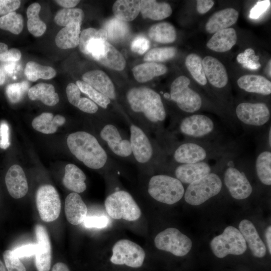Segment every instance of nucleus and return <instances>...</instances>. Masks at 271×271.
<instances>
[{"label": "nucleus", "mask_w": 271, "mask_h": 271, "mask_svg": "<svg viewBox=\"0 0 271 271\" xmlns=\"http://www.w3.org/2000/svg\"><path fill=\"white\" fill-rule=\"evenodd\" d=\"M127 103L136 122L150 135L162 137L167 113L161 95L146 87H132L126 93Z\"/></svg>", "instance_id": "nucleus-1"}, {"label": "nucleus", "mask_w": 271, "mask_h": 271, "mask_svg": "<svg viewBox=\"0 0 271 271\" xmlns=\"http://www.w3.org/2000/svg\"><path fill=\"white\" fill-rule=\"evenodd\" d=\"M67 144L75 158L90 169L99 170L110 164L107 151L95 137L87 131L70 134Z\"/></svg>", "instance_id": "nucleus-2"}, {"label": "nucleus", "mask_w": 271, "mask_h": 271, "mask_svg": "<svg viewBox=\"0 0 271 271\" xmlns=\"http://www.w3.org/2000/svg\"><path fill=\"white\" fill-rule=\"evenodd\" d=\"M127 123L134 162L144 166L159 164L160 151L158 144L142 127L132 122Z\"/></svg>", "instance_id": "nucleus-3"}, {"label": "nucleus", "mask_w": 271, "mask_h": 271, "mask_svg": "<svg viewBox=\"0 0 271 271\" xmlns=\"http://www.w3.org/2000/svg\"><path fill=\"white\" fill-rule=\"evenodd\" d=\"M148 192L155 200L167 204H173L184 196L182 183L177 178L164 174L152 176L148 184Z\"/></svg>", "instance_id": "nucleus-4"}, {"label": "nucleus", "mask_w": 271, "mask_h": 271, "mask_svg": "<svg viewBox=\"0 0 271 271\" xmlns=\"http://www.w3.org/2000/svg\"><path fill=\"white\" fill-rule=\"evenodd\" d=\"M99 135L106 147V151L117 158L134 162L129 138L115 123H103Z\"/></svg>", "instance_id": "nucleus-5"}, {"label": "nucleus", "mask_w": 271, "mask_h": 271, "mask_svg": "<svg viewBox=\"0 0 271 271\" xmlns=\"http://www.w3.org/2000/svg\"><path fill=\"white\" fill-rule=\"evenodd\" d=\"M190 79L181 75L176 78L172 83L170 94L165 97L170 98L178 107L187 113H194L198 111L202 105L200 95L189 87Z\"/></svg>", "instance_id": "nucleus-6"}, {"label": "nucleus", "mask_w": 271, "mask_h": 271, "mask_svg": "<svg viewBox=\"0 0 271 271\" xmlns=\"http://www.w3.org/2000/svg\"><path fill=\"white\" fill-rule=\"evenodd\" d=\"M104 205L108 215L115 219L133 221L141 215V209L132 196L127 192L117 190L106 198Z\"/></svg>", "instance_id": "nucleus-7"}, {"label": "nucleus", "mask_w": 271, "mask_h": 271, "mask_svg": "<svg viewBox=\"0 0 271 271\" xmlns=\"http://www.w3.org/2000/svg\"><path fill=\"white\" fill-rule=\"evenodd\" d=\"M222 183L215 173H210L203 178L189 184L184 193L185 201L191 205L202 204L217 195L221 191Z\"/></svg>", "instance_id": "nucleus-8"}, {"label": "nucleus", "mask_w": 271, "mask_h": 271, "mask_svg": "<svg viewBox=\"0 0 271 271\" xmlns=\"http://www.w3.org/2000/svg\"><path fill=\"white\" fill-rule=\"evenodd\" d=\"M210 246L214 255L218 258H223L228 254L241 255L247 248L241 233L232 226L227 227L222 234L214 237Z\"/></svg>", "instance_id": "nucleus-9"}, {"label": "nucleus", "mask_w": 271, "mask_h": 271, "mask_svg": "<svg viewBox=\"0 0 271 271\" xmlns=\"http://www.w3.org/2000/svg\"><path fill=\"white\" fill-rule=\"evenodd\" d=\"M154 242L158 249L177 256L186 255L192 245L191 240L175 228H168L159 233Z\"/></svg>", "instance_id": "nucleus-10"}, {"label": "nucleus", "mask_w": 271, "mask_h": 271, "mask_svg": "<svg viewBox=\"0 0 271 271\" xmlns=\"http://www.w3.org/2000/svg\"><path fill=\"white\" fill-rule=\"evenodd\" d=\"M36 205L41 219L46 222L56 220L60 213L61 203L56 189L51 185H44L37 190Z\"/></svg>", "instance_id": "nucleus-11"}, {"label": "nucleus", "mask_w": 271, "mask_h": 271, "mask_svg": "<svg viewBox=\"0 0 271 271\" xmlns=\"http://www.w3.org/2000/svg\"><path fill=\"white\" fill-rule=\"evenodd\" d=\"M112 263L125 264L132 267H139L144 262L145 252L138 244L128 239L117 241L112 247Z\"/></svg>", "instance_id": "nucleus-12"}, {"label": "nucleus", "mask_w": 271, "mask_h": 271, "mask_svg": "<svg viewBox=\"0 0 271 271\" xmlns=\"http://www.w3.org/2000/svg\"><path fill=\"white\" fill-rule=\"evenodd\" d=\"M215 129L214 122L207 115L194 114L187 116L178 123L177 131L193 139H203L211 134Z\"/></svg>", "instance_id": "nucleus-13"}, {"label": "nucleus", "mask_w": 271, "mask_h": 271, "mask_svg": "<svg viewBox=\"0 0 271 271\" xmlns=\"http://www.w3.org/2000/svg\"><path fill=\"white\" fill-rule=\"evenodd\" d=\"M236 115L243 124L252 127L265 125L270 117V110L263 102H242L236 107Z\"/></svg>", "instance_id": "nucleus-14"}, {"label": "nucleus", "mask_w": 271, "mask_h": 271, "mask_svg": "<svg viewBox=\"0 0 271 271\" xmlns=\"http://www.w3.org/2000/svg\"><path fill=\"white\" fill-rule=\"evenodd\" d=\"M210 155L208 147L201 143L186 142L174 149L172 159L178 164H192L205 161Z\"/></svg>", "instance_id": "nucleus-15"}, {"label": "nucleus", "mask_w": 271, "mask_h": 271, "mask_svg": "<svg viewBox=\"0 0 271 271\" xmlns=\"http://www.w3.org/2000/svg\"><path fill=\"white\" fill-rule=\"evenodd\" d=\"M224 182L231 196L234 199H246L252 192V187L245 174L234 166H229L226 169Z\"/></svg>", "instance_id": "nucleus-16"}, {"label": "nucleus", "mask_w": 271, "mask_h": 271, "mask_svg": "<svg viewBox=\"0 0 271 271\" xmlns=\"http://www.w3.org/2000/svg\"><path fill=\"white\" fill-rule=\"evenodd\" d=\"M35 232L38 244L35 254L36 266L38 271H49L51 263V247L48 233L41 224H37Z\"/></svg>", "instance_id": "nucleus-17"}, {"label": "nucleus", "mask_w": 271, "mask_h": 271, "mask_svg": "<svg viewBox=\"0 0 271 271\" xmlns=\"http://www.w3.org/2000/svg\"><path fill=\"white\" fill-rule=\"evenodd\" d=\"M202 65L206 78L213 86L222 88L227 85L228 81L227 71L217 58L206 56L202 59Z\"/></svg>", "instance_id": "nucleus-18"}, {"label": "nucleus", "mask_w": 271, "mask_h": 271, "mask_svg": "<svg viewBox=\"0 0 271 271\" xmlns=\"http://www.w3.org/2000/svg\"><path fill=\"white\" fill-rule=\"evenodd\" d=\"M211 173V167L206 161L179 164L175 168L176 178L182 183L190 184Z\"/></svg>", "instance_id": "nucleus-19"}, {"label": "nucleus", "mask_w": 271, "mask_h": 271, "mask_svg": "<svg viewBox=\"0 0 271 271\" xmlns=\"http://www.w3.org/2000/svg\"><path fill=\"white\" fill-rule=\"evenodd\" d=\"M5 182L10 195L15 199L25 196L28 191V185L25 174L18 165L12 166L8 170Z\"/></svg>", "instance_id": "nucleus-20"}, {"label": "nucleus", "mask_w": 271, "mask_h": 271, "mask_svg": "<svg viewBox=\"0 0 271 271\" xmlns=\"http://www.w3.org/2000/svg\"><path fill=\"white\" fill-rule=\"evenodd\" d=\"M82 80L110 100L115 99L114 86L109 77L103 71L99 70L88 71L83 75Z\"/></svg>", "instance_id": "nucleus-21"}, {"label": "nucleus", "mask_w": 271, "mask_h": 271, "mask_svg": "<svg viewBox=\"0 0 271 271\" xmlns=\"http://www.w3.org/2000/svg\"><path fill=\"white\" fill-rule=\"evenodd\" d=\"M65 213L67 220L71 224L76 225L83 222L87 214V208L78 193L72 192L66 197Z\"/></svg>", "instance_id": "nucleus-22"}, {"label": "nucleus", "mask_w": 271, "mask_h": 271, "mask_svg": "<svg viewBox=\"0 0 271 271\" xmlns=\"http://www.w3.org/2000/svg\"><path fill=\"white\" fill-rule=\"evenodd\" d=\"M239 229L252 254L259 258L264 256L266 251L265 246L253 224L248 220H242L239 224Z\"/></svg>", "instance_id": "nucleus-23"}, {"label": "nucleus", "mask_w": 271, "mask_h": 271, "mask_svg": "<svg viewBox=\"0 0 271 271\" xmlns=\"http://www.w3.org/2000/svg\"><path fill=\"white\" fill-rule=\"evenodd\" d=\"M238 12L233 8H226L214 13L205 25L206 30L213 34L234 25L237 21Z\"/></svg>", "instance_id": "nucleus-24"}, {"label": "nucleus", "mask_w": 271, "mask_h": 271, "mask_svg": "<svg viewBox=\"0 0 271 271\" xmlns=\"http://www.w3.org/2000/svg\"><path fill=\"white\" fill-rule=\"evenodd\" d=\"M237 83L239 88L247 92L263 95L271 93L270 81L261 75H244L238 78Z\"/></svg>", "instance_id": "nucleus-25"}, {"label": "nucleus", "mask_w": 271, "mask_h": 271, "mask_svg": "<svg viewBox=\"0 0 271 271\" xmlns=\"http://www.w3.org/2000/svg\"><path fill=\"white\" fill-rule=\"evenodd\" d=\"M237 42V34L234 29L229 28L215 33L208 41L206 46L217 52L230 50Z\"/></svg>", "instance_id": "nucleus-26"}, {"label": "nucleus", "mask_w": 271, "mask_h": 271, "mask_svg": "<svg viewBox=\"0 0 271 271\" xmlns=\"http://www.w3.org/2000/svg\"><path fill=\"white\" fill-rule=\"evenodd\" d=\"M86 179L85 174L77 166L73 164L66 166L63 183L66 188L78 194L82 193L86 189Z\"/></svg>", "instance_id": "nucleus-27"}, {"label": "nucleus", "mask_w": 271, "mask_h": 271, "mask_svg": "<svg viewBox=\"0 0 271 271\" xmlns=\"http://www.w3.org/2000/svg\"><path fill=\"white\" fill-rule=\"evenodd\" d=\"M140 12L143 18L157 21L169 17L172 13V9L166 2L142 0L140 1Z\"/></svg>", "instance_id": "nucleus-28"}, {"label": "nucleus", "mask_w": 271, "mask_h": 271, "mask_svg": "<svg viewBox=\"0 0 271 271\" xmlns=\"http://www.w3.org/2000/svg\"><path fill=\"white\" fill-rule=\"evenodd\" d=\"M51 84L40 83L31 87L28 90L29 98L32 100H40L48 106H54L58 103V94Z\"/></svg>", "instance_id": "nucleus-29"}, {"label": "nucleus", "mask_w": 271, "mask_h": 271, "mask_svg": "<svg viewBox=\"0 0 271 271\" xmlns=\"http://www.w3.org/2000/svg\"><path fill=\"white\" fill-rule=\"evenodd\" d=\"M80 26L77 23H72L62 28L56 36V45L62 49L76 47L79 43Z\"/></svg>", "instance_id": "nucleus-30"}, {"label": "nucleus", "mask_w": 271, "mask_h": 271, "mask_svg": "<svg viewBox=\"0 0 271 271\" xmlns=\"http://www.w3.org/2000/svg\"><path fill=\"white\" fill-rule=\"evenodd\" d=\"M167 70V67L162 64L147 62L134 66L132 72L137 81L145 83L155 77L164 75Z\"/></svg>", "instance_id": "nucleus-31"}, {"label": "nucleus", "mask_w": 271, "mask_h": 271, "mask_svg": "<svg viewBox=\"0 0 271 271\" xmlns=\"http://www.w3.org/2000/svg\"><path fill=\"white\" fill-rule=\"evenodd\" d=\"M115 17L127 22L135 19L140 12V1L117 0L112 6Z\"/></svg>", "instance_id": "nucleus-32"}, {"label": "nucleus", "mask_w": 271, "mask_h": 271, "mask_svg": "<svg viewBox=\"0 0 271 271\" xmlns=\"http://www.w3.org/2000/svg\"><path fill=\"white\" fill-rule=\"evenodd\" d=\"M148 36L156 42L167 44L174 42L177 34L176 29L172 24L163 22L152 26L149 29Z\"/></svg>", "instance_id": "nucleus-33"}, {"label": "nucleus", "mask_w": 271, "mask_h": 271, "mask_svg": "<svg viewBox=\"0 0 271 271\" xmlns=\"http://www.w3.org/2000/svg\"><path fill=\"white\" fill-rule=\"evenodd\" d=\"M96 61L110 69L117 71L122 70L126 65L122 54L107 41L103 54Z\"/></svg>", "instance_id": "nucleus-34"}, {"label": "nucleus", "mask_w": 271, "mask_h": 271, "mask_svg": "<svg viewBox=\"0 0 271 271\" xmlns=\"http://www.w3.org/2000/svg\"><path fill=\"white\" fill-rule=\"evenodd\" d=\"M41 6L37 3L32 4L27 10L28 29L35 37L42 36L47 29L45 23L39 18V14Z\"/></svg>", "instance_id": "nucleus-35"}, {"label": "nucleus", "mask_w": 271, "mask_h": 271, "mask_svg": "<svg viewBox=\"0 0 271 271\" xmlns=\"http://www.w3.org/2000/svg\"><path fill=\"white\" fill-rule=\"evenodd\" d=\"M257 176L263 184L271 185V152L264 151L257 156L255 163Z\"/></svg>", "instance_id": "nucleus-36"}, {"label": "nucleus", "mask_w": 271, "mask_h": 271, "mask_svg": "<svg viewBox=\"0 0 271 271\" xmlns=\"http://www.w3.org/2000/svg\"><path fill=\"white\" fill-rule=\"evenodd\" d=\"M103 29L106 32L107 39L114 42L123 40L129 31L128 24L116 18L108 20L105 24Z\"/></svg>", "instance_id": "nucleus-37"}, {"label": "nucleus", "mask_w": 271, "mask_h": 271, "mask_svg": "<svg viewBox=\"0 0 271 271\" xmlns=\"http://www.w3.org/2000/svg\"><path fill=\"white\" fill-rule=\"evenodd\" d=\"M24 73L27 78L31 81H36L40 78L50 79L56 74L53 68L41 65L34 61H29L27 63Z\"/></svg>", "instance_id": "nucleus-38"}, {"label": "nucleus", "mask_w": 271, "mask_h": 271, "mask_svg": "<svg viewBox=\"0 0 271 271\" xmlns=\"http://www.w3.org/2000/svg\"><path fill=\"white\" fill-rule=\"evenodd\" d=\"M185 65L197 82L201 85H205L207 84V81L204 72L202 60L198 55L195 53L189 54L185 59Z\"/></svg>", "instance_id": "nucleus-39"}, {"label": "nucleus", "mask_w": 271, "mask_h": 271, "mask_svg": "<svg viewBox=\"0 0 271 271\" xmlns=\"http://www.w3.org/2000/svg\"><path fill=\"white\" fill-rule=\"evenodd\" d=\"M84 17V12L80 9L65 8L57 12L55 16L54 21L60 26L65 27L72 23H77L81 25Z\"/></svg>", "instance_id": "nucleus-40"}, {"label": "nucleus", "mask_w": 271, "mask_h": 271, "mask_svg": "<svg viewBox=\"0 0 271 271\" xmlns=\"http://www.w3.org/2000/svg\"><path fill=\"white\" fill-rule=\"evenodd\" d=\"M32 125L35 130L45 134L55 132L58 126L53 114L50 112H44L34 118Z\"/></svg>", "instance_id": "nucleus-41"}, {"label": "nucleus", "mask_w": 271, "mask_h": 271, "mask_svg": "<svg viewBox=\"0 0 271 271\" xmlns=\"http://www.w3.org/2000/svg\"><path fill=\"white\" fill-rule=\"evenodd\" d=\"M23 25L22 16L15 12L0 17V29L13 34H19L23 30Z\"/></svg>", "instance_id": "nucleus-42"}, {"label": "nucleus", "mask_w": 271, "mask_h": 271, "mask_svg": "<svg viewBox=\"0 0 271 271\" xmlns=\"http://www.w3.org/2000/svg\"><path fill=\"white\" fill-rule=\"evenodd\" d=\"M76 84L80 91L86 94L94 103L103 109L108 108L111 103V100L108 97L83 81L77 80Z\"/></svg>", "instance_id": "nucleus-43"}, {"label": "nucleus", "mask_w": 271, "mask_h": 271, "mask_svg": "<svg viewBox=\"0 0 271 271\" xmlns=\"http://www.w3.org/2000/svg\"><path fill=\"white\" fill-rule=\"evenodd\" d=\"M177 50L175 47L155 48L149 51L144 57L146 62H163L175 57Z\"/></svg>", "instance_id": "nucleus-44"}, {"label": "nucleus", "mask_w": 271, "mask_h": 271, "mask_svg": "<svg viewBox=\"0 0 271 271\" xmlns=\"http://www.w3.org/2000/svg\"><path fill=\"white\" fill-rule=\"evenodd\" d=\"M27 81L14 83L8 85L6 89V94L13 103L20 101L29 88Z\"/></svg>", "instance_id": "nucleus-45"}, {"label": "nucleus", "mask_w": 271, "mask_h": 271, "mask_svg": "<svg viewBox=\"0 0 271 271\" xmlns=\"http://www.w3.org/2000/svg\"><path fill=\"white\" fill-rule=\"evenodd\" d=\"M236 60L243 67L250 70H257L261 66L258 61L259 56L255 55L254 50L251 48H247L244 52L239 54Z\"/></svg>", "instance_id": "nucleus-46"}, {"label": "nucleus", "mask_w": 271, "mask_h": 271, "mask_svg": "<svg viewBox=\"0 0 271 271\" xmlns=\"http://www.w3.org/2000/svg\"><path fill=\"white\" fill-rule=\"evenodd\" d=\"M93 37H98L105 41L107 39L106 32L103 29L96 30L92 28H89L84 29L81 32L79 39V46L81 52L86 54L87 43Z\"/></svg>", "instance_id": "nucleus-47"}, {"label": "nucleus", "mask_w": 271, "mask_h": 271, "mask_svg": "<svg viewBox=\"0 0 271 271\" xmlns=\"http://www.w3.org/2000/svg\"><path fill=\"white\" fill-rule=\"evenodd\" d=\"M3 257L8 271H27L20 258L14 254L13 250H5L3 253Z\"/></svg>", "instance_id": "nucleus-48"}, {"label": "nucleus", "mask_w": 271, "mask_h": 271, "mask_svg": "<svg viewBox=\"0 0 271 271\" xmlns=\"http://www.w3.org/2000/svg\"><path fill=\"white\" fill-rule=\"evenodd\" d=\"M20 51L16 48L8 50L5 43L0 42V61L6 62H16L21 58Z\"/></svg>", "instance_id": "nucleus-49"}, {"label": "nucleus", "mask_w": 271, "mask_h": 271, "mask_svg": "<svg viewBox=\"0 0 271 271\" xmlns=\"http://www.w3.org/2000/svg\"><path fill=\"white\" fill-rule=\"evenodd\" d=\"M108 222V218L101 214L87 215L83 222L87 228H103L107 226Z\"/></svg>", "instance_id": "nucleus-50"}, {"label": "nucleus", "mask_w": 271, "mask_h": 271, "mask_svg": "<svg viewBox=\"0 0 271 271\" xmlns=\"http://www.w3.org/2000/svg\"><path fill=\"white\" fill-rule=\"evenodd\" d=\"M150 42L146 37L140 35L136 37L131 42L130 48L132 51L143 54L150 48Z\"/></svg>", "instance_id": "nucleus-51"}, {"label": "nucleus", "mask_w": 271, "mask_h": 271, "mask_svg": "<svg viewBox=\"0 0 271 271\" xmlns=\"http://www.w3.org/2000/svg\"><path fill=\"white\" fill-rule=\"evenodd\" d=\"M37 248V243H29L18 247L12 250L16 256L22 258L35 255Z\"/></svg>", "instance_id": "nucleus-52"}, {"label": "nucleus", "mask_w": 271, "mask_h": 271, "mask_svg": "<svg viewBox=\"0 0 271 271\" xmlns=\"http://www.w3.org/2000/svg\"><path fill=\"white\" fill-rule=\"evenodd\" d=\"M66 92L69 102L77 107L81 98V91L79 87L76 84L70 83L66 87Z\"/></svg>", "instance_id": "nucleus-53"}, {"label": "nucleus", "mask_w": 271, "mask_h": 271, "mask_svg": "<svg viewBox=\"0 0 271 271\" xmlns=\"http://www.w3.org/2000/svg\"><path fill=\"white\" fill-rule=\"evenodd\" d=\"M21 5L19 0H0V16H5L14 12Z\"/></svg>", "instance_id": "nucleus-54"}, {"label": "nucleus", "mask_w": 271, "mask_h": 271, "mask_svg": "<svg viewBox=\"0 0 271 271\" xmlns=\"http://www.w3.org/2000/svg\"><path fill=\"white\" fill-rule=\"evenodd\" d=\"M77 107L83 112L89 113H95L98 110L97 105L91 99L85 97H81Z\"/></svg>", "instance_id": "nucleus-55"}, {"label": "nucleus", "mask_w": 271, "mask_h": 271, "mask_svg": "<svg viewBox=\"0 0 271 271\" xmlns=\"http://www.w3.org/2000/svg\"><path fill=\"white\" fill-rule=\"evenodd\" d=\"M270 1H258L250 11L249 18L251 19H258L269 7Z\"/></svg>", "instance_id": "nucleus-56"}, {"label": "nucleus", "mask_w": 271, "mask_h": 271, "mask_svg": "<svg viewBox=\"0 0 271 271\" xmlns=\"http://www.w3.org/2000/svg\"><path fill=\"white\" fill-rule=\"evenodd\" d=\"M10 145L9 126L7 122L3 121L0 124V148L6 150Z\"/></svg>", "instance_id": "nucleus-57"}, {"label": "nucleus", "mask_w": 271, "mask_h": 271, "mask_svg": "<svg viewBox=\"0 0 271 271\" xmlns=\"http://www.w3.org/2000/svg\"><path fill=\"white\" fill-rule=\"evenodd\" d=\"M214 2L212 0H198L196 2V9L200 14L208 12L213 6Z\"/></svg>", "instance_id": "nucleus-58"}, {"label": "nucleus", "mask_w": 271, "mask_h": 271, "mask_svg": "<svg viewBox=\"0 0 271 271\" xmlns=\"http://www.w3.org/2000/svg\"><path fill=\"white\" fill-rule=\"evenodd\" d=\"M58 5L66 9H70L77 5L80 1L75 0H57L55 1Z\"/></svg>", "instance_id": "nucleus-59"}, {"label": "nucleus", "mask_w": 271, "mask_h": 271, "mask_svg": "<svg viewBox=\"0 0 271 271\" xmlns=\"http://www.w3.org/2000/svg\"><path fill=\"white\" fill-rule=\"evenodd\" d=\"M52 271H70V270L66 264L63 262H57L53 265Z\"/></svg>", "instance_id": "nucleus-60"}, {"label": "nucleus", "mask_w": 271, "mask_h": 271, "mask_svg": "<svg viewBox=\"0 0 271 271\" xmlns=\"http://www.w3.org/2000/svg\"><path fill=\"white\" fill-rule=\"evenodd\" d=\"M265 238L269 253H271V227L269 226L265 231Z\"/></svg>", "instance_id": "nucleus-61"}, {"label": "nucleus", "mask_w": 271, "mask_h": 271, "mask_svg": "<svg viewBox=\"0 0 271 271\" xmlns=\"http://www.w3.org/2000/svg\"><path fill=\"white\" fill-rule=\"evenodd\" d=\"M270 67H271V60L269 59L266 67V72L268 76L270 77L271 74H270Z\"/></svg>", "instance_id": "nucleus-62"}, {"label": "nucleus", "mask_w": 271, "mask_h": 271, "mask_svg": "<svg viewBox=\"0 0 271 271\" xmlns=\"http://www.w3.org/2000/svg\"><path fill=\"white\" fill-rule=\"evenodd\" d=\"M271 127H269L268 132V137H267V141H268V146L269 147V148H270L271 147Z\"/></svg>", "instance_id": "nucleus-63"}, {"label": "nucleus", "mask_w": 271, "mask_h": 271, "mask_svg": "<svg viewBox=\"0 0 271 271\" xmlns=\"http://www.w3.org/2000/svg\"><path fill=\"white\" fill-rule=\"evenodd\" d=\"M0 271H6L5 266L0 259Z\"/></svg>", "instance_id": "nucleus-64"}]
</instances>
